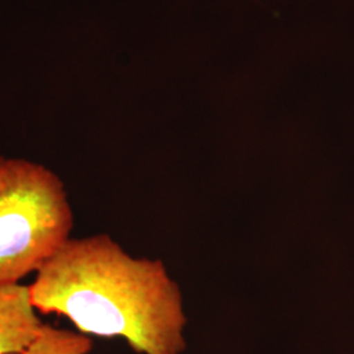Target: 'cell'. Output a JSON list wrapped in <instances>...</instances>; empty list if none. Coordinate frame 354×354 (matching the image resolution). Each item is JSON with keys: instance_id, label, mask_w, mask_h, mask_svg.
Instances as JSON below:
<instances>
[{"instance_id": "6da1fadb", "label": "cell", "mask_w": 354, "mask_h": 354, "mask_svg": "<svg viewBox=\"0 0 354 354\" xmlns=\"http://www.w3.org/2000/svg\"><path fill=\"white\" fill-rule=\"evenodd\" d=\"M38 314L87 336L120 337L138 354H181L183 294L162 260L133 257L108 234L70 238L29 285Z\"/></svg>"}, {"instance_id": "7a4b0ae2", "label": "cell", "mask_w": 354, "mask_h": 354, "mask_svg": "<svg viewBox=\"0 0 354 354\" xmlns=\"http://www.w3.org/2000/svg\"><path fill=\"white\" fill-rule=\"evenodd\" d=\"M73 228L61 177L38 163L0 156V286L37 273Z\"/></svg>"}, {"instance_id": "3957f363", "label": "cell", "mask_w": 354, "mask_h": 354, "mask_svg": "<svg viewBox=\"0 0 354 354\" xmlns=\"http://www.w3.org/2000/svg\"><path fill=\"white\" fill-rule=\"evenodd\" d=\"M44 323L30 301L29 285L0 286V354H23Z\"/></svg>"}, {"instance_id": "277c9868", "label": "cell", "mask_w": 354, "mask_h": 354, "mask_svg": "<svg viewBox=\"0 0 354 354\" xmlns=\"http://www.w3.org/2000/svg\"><path fill=\"white\" fill-rule=\"evenodd\" d=\"M92 348L93 342L87 335L44 323L36 340L23 354H88Z\"/></svg>"}]
</instances>
